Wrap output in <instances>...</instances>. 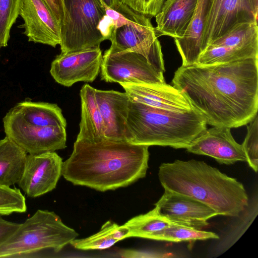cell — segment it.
<instances>
[{
  "mask_svg": "<svg viewBox=\"0 0 258 258\" xmlns=\"http://www.w3.org/2000/svg\"><path fill=\"white\" fill-rule=\"evenodd\" d=\"M212 0H198L194 15L183 37L174 38L182 66L196 64L202 52V36Z\"/></svg>",
  "mask_w": 258,
  "mask_h": 258,
  "instance_id": "obj_18",
  "label": "cell"
},
{
  "mask_svg": "<svg viewBox=\"0 0 258 258\" xmlns=\"http://www.w3.org/2000/svg\"><path fill=\"white\" fill-rule=\"evenodd\" d=\"M230 129L219 126L207 128L191 142L186 151L210 156L226 165L246 161L242 145L234 139Z\"/></svg>",
  "mask_w": 258,
  "mask_h": 258,
  "instance_id": "obj_14",
  "label": "cell"
},
{
  "mask_svg": "<svg viewBox=\"0 0 258 258\" xmlns=\"http://www.w3.org/2000/svg\"><path fill=\"white\" fill-rule=\"evenodd\" d=\"M26 210V199L19 189L0 185V215L25 213Z\"/></svg>",
  "mask_w": 258,
  "mask_h": 258,
  "instance_id": "obj_26",
  "label": "cell"
},
{
  "mask_svg": "<svg viewBox=\"0 0 258 258\" xmlns=\"http://www.w3.org/2000/svg\"><path fill=\"white\" fill-rule=\"evenodd\" d=\"M20 224L7 221L0 215V245L19 227Z\"/></svg>",
  "mask_w": 258,
  "mask_h": 258,
  "instance_id": "obj_32",
  "label": "cell"
},
{
  "mask_svg": "<svg viewBox=\"0 0 258 258\" xmlns=\"http://www.w3.org/2000/svg\"><path fill=\"white\" fill-rule=\"evenodd\" d=\"M219 238V236L213 232L173 223L155 233L151 239L179 242Z\"/></svg>",
  "mask_w": 258,
  "mask_h": 258,
  "instance_id": "obj_24",
  "label": "cell"
},
{
  "mask_svg": "<svg viewBox=\"0 0 258 258\" xmlns=\"http://www.w3.org/2000/svg\"><path fill=\"white\" fill-rule=\"evenodd\" d=\"M164 189L198 200L218 215L237 217L248 205L242 183L203 161L176 160L159 167Z\"/></svg>",
  "mask_w": 258,
  "mask_h": 258,
  "instance_id": "obj_3",
  "label": "cell"
},
{
  "mask_svg": "<svg viewBox=\"0 0 258 258\" xmlns=\"http://www.w3.org/2000/svg\"><path fill=\"white\" fill-rule=\"evenodd\" d=\"M19 16L29 41L53 47L60 44V26L43 0H22Z\"/></svg>",
  "mask_w": 258,
  "mask_h": 258,
  "instance_id": "obj_13",
  "label": "cell"
},
{
  "mask_svg": "<svg viewBox=\"0 0 258 258\" xmlns=\"http://www.w3.org/2000/svg\"><path fill=\"white\" fill-rule=\"evenodd\" d=\"M151 18L141 14L127 24L115 28L109 40V50L131 51L145 56L162 73L165 71L161 46L156 36Z\"/></svg>",
  "mask_w": 258,
  "mask_h": 258,
  "instance_id": "obj_8",
  "label": "cell"
},
{
  "mask_svg": "<svg viewBox=\"0 0 258 258\" xmlns=\"http://www.w3.org/2000/svg\"><path fill=\"white\" fill-rule=\"evenodd\" d=\"M118 242L103 227L100 230L86 238L75 239L71 242L74 248L80 250L107 249Z\"/></svg>",
  "mask_w": 258,
  "mask_h": 258,
  "instance_id": "obj_28",
  "label": "cell"
},
{
  "mask_svg": "<svg viewBox=\"0 0 258 258\" xmlns=\"http://www.w3.org/2000/svg\"><path fill=\"white\" fill-rule=\"evenodd\" d=\"M117 241L130 237V230L124 224L118 225L111 221H107L102 226Z\"/></svg>",
  "mask_w": 258,
  "mask_h": 258,
  "instance_id": "obj_31",
  "label": "cell"
},
{
  "mask_svg": "<svg viewBox=\"0 0 258 258\" xmlns=\"http://www.w3.org/2000/svg\"><path fill=\"white\" fill-rule=\"evenodd\" d=\"M48 6L54 18L59 24L62 23L64 18L63 0H43Z\"/></svg>",
  "mask_w": 258,
  "mask_h": 258,
  "instance_id": "obj_33",
  "label": "cell"
},
{
  "mask_svg": "<svg viewBox=\"0 0 258 258\" xmlns=\"http://www.w3.org/2000/svg\"><path fill=\"white\" fill-rule=\"evenodd\" d=\"M197 2L198 0H166L155 16L156 36L182 38L191 20Z\"/></svg>",
  "mask_w": 258,
  "mask_h": 258,
  "instance_id": "obj_17",
  "label": "cell"
},
{
  "mask_svg": "<svg viewBox=\"0 0 258 258\" xmlns=\"http://www.w3.org/2000/svg\"><path fill=\"white\" fill-rule=\"evenodd\" d=\"M225 0H212L202 36V52L210 43L212 35L216 25L221 8Z\"/></svg>",
  "mask_w": 258,
  "mask_h": 258,
  "instance_id": "obj_30",
  "label": "cell"
},
{
  "mask_svg": "<svg viewBox=\"0 0 258 258\" xmlns=\"http://www.w3.org/2000/svg\"><path fill=\"white\" fill-rule=\"evenodd\" d=\"M120 85L133 100L140 103L176 112L187 111L193 109L182 92L166 83Z\"/></svg>",
  "mask_w": 258,
  "mask_h": 258,
  "instance_id": "obj_15",
  "label": "cell"
},
{
  "mask_svg": "<svg viewBox=\"0 0 258 258\" xmlns=\"http://www.w3.org/2000/svg\"><path fill=\"white\" fill-rule=\"evenodd\" d=\"M78 235L54 212L38 210L0 245V257L20 256L47 248L58 252Z\"/></svg>",
  "mask_w": 258,
  "mask_h": 258,
  "instance_id": "obj_5",
  "label": "cell"
},
{
  "mask_svg": "<svg viewBox=\"0 0 258 258\" xmlns=\"http://www.w3.org/2000/svg\"><path fill=\"white\" fill-rule=\"evenodd\" d=\"M63 161L55 152L27 155L24 170L18 182L30 198H36L54 189L62 175Z\"/></svg>",
  "mask_w": 258,
  "mask_h": 258,
  "instance_id": "obj_11",
  "label": "cell"
},
{
  "mask_svg": "<svg viewBox=\"0 0 258 258\" xmlns=\"http://www.w3.org/2000/svg\"><path fill=\"white\" fill-rule=\"evenodd\" d=\"M198 111H171L138 102L131 98L125 123L126 141L134 144L186 149L207 129Z\"/></svg>",
  "mask_w": 258,
  "mask_h": 258,
  "instance_id": "obj_4",
  "label": "cell"
},
{
  "mask_svg": "<svg viewBox=\"0 0 258 258\" xmlns=\"http://www.w3.org/2000/svg\"><path fill=\"white\" fill-rule=\"evenodd\" d=\"M166 0H119L134 12L152 18L160 11Z\"/></svg>",
  "mask_w": 258,
  "mask_h": 258,
  "instance_id": "obj_29",
  "label": "cell"
},
{
  "mask_svg": "<svg viewBox=\"0 0 258 258\" xmlns=\"http://www.w3.org/2000/svg\"><path fill=\"white\" fill-rule=\"evenodd\" d=\"M155 207L171 222L198 230L208 226V220L218 215L214 210L198 200L165 189Z\"/></svg>",
  "mask_w": 258,
  "mask_h": 258,
  "instance_id": "obj_12",
  "label": "cell"
},
{
  "mask_svg": "<svg viewBox=\"0 0 258 258\" xmlns=\"http://www.w3.org/2000/svg\"><path fill=\"white\" fill-rule=\"evenodd\" d=\"M94 91L95 88L88 84L80 90L81 114L77 141L95 143L105 139L103 121Z\"/></svg>",
  "mask_w": 258,
  "mask_h": 258,
  "instance_id": "obj_19",
  "label": "cell"
},
{
  "mask_svg": "<svg viewBox=\"0 0 258 258\" xmlns=\"http://www.w3.org/2000/svg\"><path fill=\"white\" fill-rule=\"evenodd\" d=\"M1 47H1V45H0V50H1Z\"/></svg>",
  "mask_w": 258,
  "mask_h": 258,
  "instance_id": "obj_35",
  "label": "cell"
},
{
  "mask_svg": "<svg viewBox=\"0 0 258 258\" xmlns=\"http://www.w3.org/2000/svg\"><path fill=\"white\" fill-rule=\"evenodd\" d=\"M149 146L107 139L77 141L63 162L62 175L74 185L105 191L128 186L145 177Z\"/></svg>",
  "mask_w": 258,
  "mask_h": 258,
  "instance_id": "obj_2",
  "label": "cell"
},
{
  "mask_svg": "<svg viewBox=\"0 0 258 258\" xmlns=\"http://www.w3.org/2000/svg\"><path fill=\"white\" fill-rule=\"evenodd\" d=\"M8 113L34 125L67 126L61 109L55 103L25 100L17 103Z\"/></svg>",
  "mask_w": 258,
  "mask_h": 258,
  "instance_id": "obj_20",
  "label": "cell"
},
{
  "mask_svg": "<svg viewBox=\"0 0 258 258\" xmlns=\"http://www.w3.org/2000/svg\"><path fill=\"white\" fill-rule=\"evenodd\" d=\"M102 60L100 47L60 53L52 61L50 73L57 83L66 87L81 81L92 82L99 74Z\"/></svg>",
  "mask_w": 258,
  "mask_h": 258,
  "instance_id": "obj_10",
  "label": "cell"
},
{
  "mask_svg": "<svg viewBox=\"0 0 258 258\" xmlns=\"http://www.w3.org/2000/svg\"><path fill=\"white\" fill-rule=\"evenodd\" d=\"M105 7L112 9L121 14L126 13L130 8L121 4L119 0H101Z\"/></svg>",
  "mask_w": 258,
  "mask_h": 258,
  "instance_id": "obj_34",
  "label": "cell"
},
{
  "mask_svg": "<svg viewBox=\"0 0 258 258\" xmlns=\"http://www.w3.org/2000/svg\"><path fill=\"white\" fill-rule=\"evenodd\" d=\"M63 3L61 53L100 47L105 40L98 27L106 15L105 7L101 0H63Z\"/></svg>",
  "mask_w": 258,
  "mask_h": 258,
  "instance_id": "obj_6",
  "label": "cell"
},
{
  "mask_svg": "<svg viewBox=\"0 0 258 258\" xmlns=\"http://www.w3.org/2000/svg\"><path fill=\"white\" fill-rule=\"evenodd\" d=\"M27 155L8 137L0 140V185L18 183L24 170Z\"/></svg>",
  "mask_w": 258,
  "mask_h": 258,
  "instance_id": "obj_21",
  "label": "cell"
},
{
  "mask_svg": "<svg viewBox=\"0 0 258 258\" xmlns=\"http://www.w3.org/2000/svg\"><path fill=\"white\" fill-rule=\"evenodd\" d=\"M174 223L161 215L156 208L148 213L137 216L124 225L130 230V237L150 239L157 232Z\"/></svg>",
  "mask_w": 258,
  "mask_h": 258,
  "instance_id": "obj_22",
  "label": "cell"
},
{
  "mask_svg": "<svg viewBox=\"0 0 258 258\" xmlns=\"http://www.w3.org/2000/svg\"><path fill=\"white\" fill-rule=\"evenodd\" d=\"M250 58H258V51L209 44L200 54L197 63L209 65Z\"/></svg>",
  "mask_w": 258,
  "mask_h": 258,
  "instance_id": "obj_23",
  "label": "cell"
},
{
  "mask_svg": "<svg viewBox=\"0 0 258 258\" xmlns=\"http://www.w3.org/2000/svg\"><path fill=\"white\" fill-rule=\"evenodd\" d=\"M101 77L106 82L122 84L165 83L160 72L145 56L131 51L106 50L103 55Z\"/></svg>",
  "mask_w": 258,
  "mask_h": 258,
  "instance_id": "obj_7",
  "label": "cell"
},
{
  "mask_svg": "<svg viewBox=\"0 0 258 258\" xmlns=\"http://www.w3.org/2000/svg\"><path fill=\"white\" fill-rule=\"evenodd\" d=\"M94 92L103 121L105 139L126 141L125 123L131 97L125 92L96 89Z\"/></svg>",
  "mask_w": 258,
  "mask_h": 258,
  "instance_id": "obj_16",
  "label": "cell"
},
{
  "mask_svg": "<svg viewBox=\"0 0 258 258\" xmlns=\"http://www.w3.org/2000/svg\"><path fill=\"white\" fill-rule=\"evenodd\" d=\"M22 0H0V45H8L10 31L19 16Z\"/></svg>",
  "mask_w": 258,
  "mask_h": 258,
  "instance_id": "obj_25",
  "label": "cell"
},
{
  "mask_svg": "<svg viewBox=\"0 0 258 258\" xmlns=\"http://www.w3.org/2000/svg\"><path fill=\"white\" fill-rule=\"evenodd\" d=\"M247 126V134L241 144L249 166L257 172L258 169V116L257 114Z\"/></svg>",
  "mask_w": 258,
  "mask_h": 258,
  "instance_id": "obj_27",
  "label": "cell"
},
{
  "mask_svg": "<svg viewBox=\"0 0 258 258\" xmlns=\"http://www.w3.org/2000/svg\"><path fill=\"white\" fill-rule=\"evenodd\" d=\"M3 123L6 136L29 154L55 152L67 147L66 128L34 125L8 112Z\"/></svg>",
  "mask_w": 258,
  "mask_h": 258,
  "instance_id": "obj_9",
  "label": "cell"
},
{
  "mask_svg": "<svg viewBox=\"0 0 258 258\" xmlns=\"http://www.w3.org/2000/svg\"><path fill=\"white\" fill-rule=\"evenodd\" d=\"M172 83L213 126L238 127L257 114L258 58L181 65Z\"/></svg>",
  "mask_w": 258,
  "mask_h": 258,
  "instance_id": "obj_1",
  "label": "cell"
}]
</instances>
